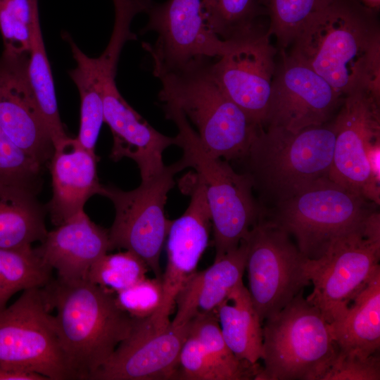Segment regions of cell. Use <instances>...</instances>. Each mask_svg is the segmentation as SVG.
<instances>
[{"mask_svg":"<svg viewBox=\"0 0 380 380\" xmlns=\"http://www.w3.org/2000/svg\"><path fill=\"white\" fill-rule=\"evenodd\" d=\"M52 271L32 246L0 248V310L17 292L45 286Z\"/></svg>","mask_w":380,"mask_h":380,"instance_id":"83f0119b","label":"cell"},{"mask_svg":"<svg viewBox=\"0 0 380 380\" xmlns=\"http://www.w3.org/2000/svg\"><path fill=\"white\" fill-rule=\"evenodd\" d=\"M190 332L200 341L220 380L255 379L262 367L239 359L227 345L216 311L199 315L191 321Z\"/></svg>","mask_w":380,"mask_h":380,"instance_id":"4316f807","label":"cell"},{"mask_svg":"<svg viewBox=\"0 0 380 380\" xmlns=\"http://www.w3.org/2000/svg\"><path fill=\"white\" fill-rule=\"evenodd\" d=\"M290 236L265 214L243 239L248 290L262 324L310 282L307 273L308 258Z\"/></svg>","mask_w":380,"mask_h":380,"instance_id":"30bf717a","label":"cell"},{"mask_svg":"<svg viewBox=\"0 0 380 380\" xmlns=\"http://www.w3.org/2000/svg\"><path fill=\"white\" fill-rule=\"evenodd\" d=\"M37 194L23 186L0 183V248H27L45 239L47 210Z\"/></svg>","mask_w":380,"mask_h":380,"instance_id":"cb8c5ba5","label":"cell"},{"mask_svg":"<svg viewBox=\"0 0 380 380\" xmlns=\"http://www.w3.org/2000/svg\"><path fill=\"white\" fill-rule=\"evenodd\" d=\"M331 1L257 0L269 18L267 32L276 38L280 50L290 46L308 20Z\"/></svg>","mask_w":380,"mask_h":380,"instance_id":"f1b7e54d","label":"cell"},{"mask_svg":"<svg viewBox=\"0 0 380 380\" xmlns=\"http://www.w3.org/2000/svg\"><path fill=\"white\" fill-rule=\"evenodd\" d=\"M115 73L116 70L107 74L102 89L104 122L113 137L110 157L115 162L132 159L141 181L146 180L163 170V153L177 145V139L158 132L127 103L117 88Z\"/></svg>","mask_w":380,"mask_h":380,"instance_id":"d6986e66","label":"cell"},{"mask_svg":"<svg viewBox=\"0 0 380 380\" xmlns=\"http://www.w3.org/2000/svg\"><path fill=\"white\" fill-rule=\"evenodd\" d=\"M334 142L333 119L297 132L259 127L240 160L262 208L271 209L315 181L329 177Z\"/></svg>","mask_w":380,"mask_h":380,"instance_id":"3957f363","label":"cell"},{"mask_svg":"<svg viewBox=\"0 0 380 380\" xmlns=\"http://www.w3.org/2000/svg\"><path fill=\"white\" fill-rule=\"evenodd\" d=\"M191 184L189 205L182 216L172 220L167 236V261L161 277L163 303L156 314L147 318L158 329L170 324L177 296L196 272L208 243L211 217L204 186L197 175Z\"/></svg>","mask_w":380,"mask_h":380,"instance_id":"e0dca14e","label":"cell"},{"mask_svg":"<svg viewBox=\"0 0 380 380\" xmlns=\"http://www.w3.org/2000/svg\"><path fill=\"white\" fill-rule=\"evenodd\" d=\"M376 206L362 194L324 177L266 210L265 215L294 237L305 257L315 260Z\"/></svg>","mask_w":380,"mask_h":380,"instance_id":"ba28073f","label":"cell"},{"mask_svg":"<svg viewBox=\"0 0 380 380\" xmlns=\"http://www.w3.org/2000/svg\"><path fill=\"white\" fill-rule=\"evenodd\" d=\"M379 259L380 214L375 210L337 238L321 257L308 259L313 290L306 300L329 324L339 321L380 270Z\"/></svg>","mask_w":380,"mask_h":380,"instance_id":"52a82bcc","label":"cell"},{"mask_svg":"<svg viewBox=\"0 0 380 380\" xmlns=\"http://www.w3.org/2000/svg\"><path fill=\"white\" fill-rule=\"evenodd\" d=\"M277 48L262 27L228 40L224 53L211 62V71L227 95L258 127L268 110Z\"/></svg>","mask_w":380,"mask_h":380,"instance_id":"5bb4252c","label":"cell"},{"mask_svg":"<svg viewBox=\"0 0 380 380\" xmlns=\"http://www.w3.org/2000/svg\"><path fill=\"white\" fill-rule=\"evenodd\" d=\"M365 7L379 12L380 8V0H357Z\"/></svg>","mask_w":380,"mask_h":380,"instance_id":"f35d334b","label":"cell"},{"mask_svg":"<svg viewBox=\"0 0 380 380\" xmlns=\"http://www.w3.org/2000/svg\"><path fill=\"white\" fill-rule=\"evenodd\" d=\"M335 142L329 177L379 205V184L372 175L368 153L380 141V94L359 89L344 96L333 118Z\"/></svg>","mask_w":380,"mask_h":380,"instance_id":"4fadbf2b","label":"cell"},{"mask_svg":"<svg viewBox=\"0 0 380 380\" xmlns=\"http://www.w3.org/2000/svg\"><path fill=\"white\" fill-rule=\"evenodd\" d=\"M191 322L156 329L137 319L129 336L116 348L90 380L177 379L179 355Z\"/></svg>","mask_w":380,"mask_h":380,"instance_id":"2e32d148","label":"cell"},{"mask_svg":"<svg viewBox=\"0 0 380 380\" xmlns=\"http://www.w3.org/2000/svg\"><path fill=\"white\" fill-rule=\"evenodd\" d=\"M43 166L16 146L0 127V183L15 184L38 193Z\"/></svg>","mask_w":380,"mask_h":380,"instance_id":"d6a6232c","label":"cell"},{"mask_svg":"<svg viewBox=\"0 0 380 380\" xmlns=\"http://www.w3.org/2000/svg\"><path fill=\"white\" fill-rule=\"evenodd\" d=\"M246 259V243L225 254L208 268L196 271L179 292L177 311L171 324L182 327L195 317L216 311L232 290L243 281Z\"/></svg>","mask_w":380,"mask_h":380,"instance_id":"7402d4cb","label":"cell"},{"mask_svg":"<svg viewBox=\"0 0 380 380\" xmlns=\"http://www.w3.org/2000/svg\"><path fill=\"white\" fill-rule=\"evenodd\" d=\"M36 103L53 146L68 136L61 120L53 79L42 35L39 18L34 25L27 65Z\"/></svg>","mask_w":380,"mask_h":380,"instance_id":"484cf974","label":"cell"},{"mask_svg":"<svg viewBox=\"0 0 380 380\" xmlns=\"http://www.w3.org/2000/svg\"><path fill=\"white\" fill-rule=\"evenodd\" d=\"M29 53L3 51L0 56V127L19 148L42 166L53 145L29 81Z\"/></svg>","mask_w":380,"mask_h":380,"instance_id":"ac0fdd59","label":"cell"},{"mask_svg":"<svg viewBox=\"0 0 380 380\" xmlns=\"http://www.w3.org/2000/svg\"><path fill=\"white\" fill-rule=\"evenodd\" d=\"M280 51L262 127L297 132L331 120L344 97L312 68Z\"/></svg>","mask_w":380,"mask_h":380,"instance_id":"9a60e30c","label":"cell"},{"mask_svg":"<svg viewBox=\"0 0 380 380\" xmlns=\"http://www.w3.org/2000/svg\"><path fill=\"white\" fill-rule=\"evenodd\" d=\"M216 313L222 336L234 354L258 363L262 352V324L243 281L232 290Z\"/></svg>","mask_w":380,"mask_h":380,"instance_id":"d4e9b609","label":"cell"},{"mask_svg":"<svg viewBox=\"0 0 380 380\" xmlns=\"http://www.w3.org/2000/svg\"><path fill=\"white\" fill-rule=\"evenodd\" d=\"M379 353L367 358L337 356L322 380H379Z\"/></svg>","mask_w":380,"mask_h":380,"instance_id":"8d00e7d4","label":"cell"},{"mask_svg":"<svg viewBox=\"0 0 380 380\" xmlns=\"http://www.w3.org/2000/svg\"><path fill=\"white\" fill-rule=\"evenodd\" d=\"M338 352L329 324L303 291L263 322L264 366L255 380H322Z\"/></svg>","mask_w":380,"mask_h":380,"instance_id":"8992f818","label":"cell"},{"mask_svg":"<svg viewBox=\"0 0 380 380\" xmlns=\"http://www.w3.org/2000/svg\"><path fill=\"white\" fill-rule=\"evenodd\" d=\"M338 354L367 358L380 347V270L355 298L345 316L329 324Z\"/></svg>","mask_w":380,"mask_h":380,"instance_id":"603a6c76","label":"cell"},{"mask_svg":"<svg viewBox=\"0 0 380 380\" xmlns=\"http://www.w3.org/2000/svg\"><path fill=\"white\" fill-rule=\"evenodd\" d=\"M80 96V123L77 142L85 149L95 153L99 132L104 122L103 85L89 78L74 81Z\"/></svg>","mask_w":380,"mask_h":380,"instance_id":"836d02e7","label":"cell"},{"mask_svg":"<svg viewBox=\"0 0 380 380\" xmlns=\"http://www.w3.org/2000/svg\"><path fill=\"white\" fill-rule=\"evenodd\" d=\"M290 46L291 56L342 96L359 89L380 94L377 12L357 0H332L308 20Z\"/></svg>","mask_w":380,"mask_h":380,"instance_id":"6da1fadb","label":"cell"},{"mask_svg":"<svg viewBox=\"0 0 380 380\" xmlns=\"http://www.w3.org/2000/svg\"><path fill=\"white\" fill-rule=\"evenodd\" d=\"M118 305L130 317L147 319L160 310L163 300L161 279L145 277L115 294Z\"/></svg>","mask_w":380,"mask_h":380,"instance_id":"e575fe53","label":"cell"},{"mask_svg":"<svg viewBox=\"0 0 380 380\" xmlns=\"http://www.w3.org/2000/svg\"><path fill=\"white\" fill-rule=\"evenodd\" d=\"M148 270L139 256L125 250L99 258L90 267L87 279L115 294L146 277Z\"/></svg>","mask_w":380,"mask_h":380,"instance_id":"4dcf8cb0","label":"cell"},{"mask_svg":"<svg viewBox=\"0 0 380 380\" xmlns=\"http://www.w3.org/2000/svg\"><path fill=\"white\" fill-rule=\"evenodd\" d=\"M212 61H194L157 75L162 84L159 99L194 124L210 155L240 160L259 127L222 89L211 71Z\"/></svg>","mask_w":380,"mask_h":380,"instance_id":"277c9868","label":"cell"},{"mask_svg":"<svg viewBox=\"0 0 380 380\" xmlns=\"http://www.w3.org/2000/svg\"><path fill=\"white\" fill-rule=\"evenodd\" d=\"M207 6L211 28L224 41L262 27L264 13L257 0H207Z\"/></svg>","mask_w":380,"mask_h":380,"instance_id":"f546056e","label":"cell"},{"mask_svg":"<svg viewBox=\"0 0 380 380\" xmlns=\"http://www.w3.org/2000/svg\"><path fill=\"white\" fill-rule=\"evenodd\" d=\"M58 278L87 279L91 265L110 251L108 230L92 222L84 210L47 232L34 248Z\"/></svg>","mask_w":380,"mask_h":380,"instance_id":"44dd1931","label":"cell"},{"mask_svg":"<svg viewBox=\"0 0 380 380\" xmlns=\"http://www.w3.org/2000/svg\"><path fill=\"white\" fill-rule=\"evenodd\" d=\"M146 13L148 21L141 32L158 34L155 44H143L156 77L194 61L217 58L227 49L228 41L211 28L207 0L152 1Z\"/></svg>","mask_w":380,"mask_h":380,"instance_id":"7c38bea8","label":"cell"},{"mask_svg":"<svg viewBox=\"0 0 380 380\" xmlns=\"http://www.w3.org/2000/svg\"><path fill=\"white\" fill-rule=\"evenodd\" d=\"M95 153L84 148L68 137L53 146L49 161L52 197L46 208L52 224L59 226L84 210L87 201L101 194Z\"/></svg>","mask_w":380,"mask_h":380,"instance_id":"ffe728a7","label":"cell"},{"mask_svg":"<svg viewBox=\"0 0 380 380\" xmlns=\"http://www.w3.org/2000/svg\"><path fill=\"white\" fill-rule=\"evenodd\" d=\"M182 169L176 162L137 189L122 191L103 186L101 196L113 203L115 215L108 229L110 251L123 248L139 256L161 279L160 256L172 222L165 215L169 191L175 186L174 176Z\"/></svg>","mask_w":380,"mask_h":380,"instance_id":"8fae6325","label":"cell"},{"mask_svg":"<svg viewBox=\"0 0 380 380\" xmlns=\"http://www.w3.org/2000/svg\"><path fill=\"white\" fill-rule=\"evenodd\" d=\"M163 108L165 117L178 129L175 137L177 146L183 150L177 161L182 170L194 168L204 186L214 232L215 260H217L239 246L265 211L253 196L248 177L210 155L181 111L170 106Z\"/></svg>","mask_w":380,"mask_h":380,"instance_id":"5b68a950","label":"cell"},{"mask_svg":"<svg viewBox=\"0 0 380 380\" xmlns=\"http://www.w3.org/2000/svg\"><path fill=\"white\" fill-rule=\"evenodd\" d=\"M0 380H48L42 374L0 365Z\"/></svg>","mask_w":380,"mask_h":380,"instance_id":"74e56055","label":"cell"},{"mask_svg":"<svg viewBox=\"0 0 380 380\" xmlns=\"http://www.w3.org/2000/svg\"><path fill=\"white\" fill-rule=\"evenodd\" d=\"M39 18L38 0H0L4 51L29 53L34 25Z\"/></svg>","mask_w":380,"mask_h":380,"instance_id":"1f68e13d","label":"cell"},{"mask_svg":"<svg viewBox=\"0 0 380 380\" xmlns=\"http://www.w3.org/2000/svg\"><path fill=\"white\" fill-rule=\"evenodd\" d=\"M42 289L56 310V332L75 379L90 380L129 336L137 319L118 305L115 293L88 279L52 278Z\"/></svg>","mask_w":380,"mask_h":380,"instance_id":"7a4b0ae2","label":"cell"},{"mask_svg":"<svg viewBox=\"0 0 380 380\" xmlns=\"http://www.w3.org/2000/svg\"><path fill=\"white\" fill-rule=\"evenodd\" d=\"M177 379L220 380L201 343L190 331L179 352Z\"/></svg>","mask_w":380,"mask_h":380,"instance_id":"d590c367","label":"cell"},{"mask_svg":"<svg viewBox=\"0 0 380 380\" xmlns=\"http://www.w3.org/2000/svg\"><path fill=\"white\" fill-rule=\"evenodd\" d=\"M51 311L42 287L23 290L0 310V365L48 380L75 379Z\"/></svg>","mask_w":380,"mask_h":380,"instance_id":"9c48e42d","label":"cell"}]
</instances>
